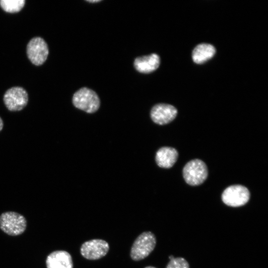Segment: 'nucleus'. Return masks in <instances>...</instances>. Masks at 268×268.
<instances>
[{"label": "nucleus", "mask_w": 268, "mask_h": 268, "mask_svg": "<svg viewBox=\"0 0 268 268\" xmlns=\"http://www.w3.org/2000/svg\"><path fill=\"white\" fill-rule=\"evenodd\" d=\"M156 244L154 234L150 231L144 232L134 240L132 246L130 256L135 261L147 257L153 251Z\"/></svg>", "instance_id": "obj_1"}, {"label": "nucleus", "mask_w": 268, "mask_h": 268, "mask_svg": "<svg viewBox=\"0 0 268 268\" xmlns=\"http://www.w3.org/2000/svg\"><path fill=\"white\" fill-rule=\"evenodd\" d=\"M27 221L22 214L14 211H6L0 215V228L10 236H17L25 230Z\"/></svg>", "instance_id": "obj_2"}, {"label": "nucleus", "mask_w": 268, "mask_h": 268, "mask_svg": "<svg viewBox=\"0 0 268 268\" xmlns=\"http://www.w3.org/2000/svg\"><path fill=\"white\" fill-rule=\"evenodd\" d=\"M72 103L77 108L88 113H93L100 107V99L93 90L83 87L74 93L72 97Z\"/></svg>", "instance_id": "obj_3"}, {"label": "nucleus", "mask_w": 268, "mask_h": 268, "mask_svg": "<svg viewBox=\"0 0 268 268\" xmlns=\"http://www.w3.org/2000/svg\"><path fill=\"white\" fill-rule=\"evenodd\" d=\"M183 175L188 184L198 186L202 184L207 178L208 170L204 162L195 159L190 161L185 165Z\"/></svg>", "instance_id": "obj_4"}, {"label": "nucleus", "mask_w": 268, "mask_h": 268, "mask_svg": "<svg viewBox=\"0 0 268 268\" xmlns=\"http://www.w3.org/2000/svg\"><path fill=\"white\" fill-rule=\"evenodd\" d=\"M249 190L242 185H235L227 187L222 193L221 199L227 205L239 207L246 204L249 201Z\"/></svg>", "instance_id": "obj_5"}, {"label": "nucleus", "mask_w": 268, "mask_h": 268, "mask_svg": "<svg viewBox=\"0 0 268 268\" xmlns=\"http://www.w3.org/2000/svg\"><path fill=\"white\" fill-rule=\"evenodd\" d=\"M27 57L36 66L42 65L47 60L49 48L46 41L40 37H35L28 43L26 47Z\"/></svg>", "instance_id": "obj_6"}, {"label": "nucleus", "mask_w": 268, "mask_h": 268, "mask_svg": "<svg viewBox=\"0 0 268 268\" xmlns=\"http://www.w3.org/2000/svg\"><path fill=\"white\" fill-rule=\"evenodd\" d=\"M3 100L8 110L18 111L22 110L27 105L28 95L23 87L14 86L6 91Z\"/></svg>", "instance_id": "obj_7"}, {"label": "nucleus", "mask_w": 268, "mask_h": 268, "mask_svg": "<svg viewBox=\"0 0 268 268\" xmlns=\"http://www.w3.org/2000/svg\"><path fill=\"white\" fill-rule=\"evenodd\" d=\"M109 250V245L106 241L95 239L84 242L80 247V253L86 259L96 260L104 257Z\"/></svg>", "instance_id": "obj_8"}, {"label": "nucleus", "mask_w": 268, "mask_h": 268, "mask_svg": "<svg viewBox=\"0 0 268 268\" xmlns=\"http://www.w3.org/2000/svg\"><path fill=\"white\" fill-rule=\"evenodd\" d=\"M177 113V109L173 106L159 103L152 108L150 117L155 123L164 125L172 122L176 118Z\"/></svg>", "instance_id": "obj_9"}, {"label": "nucleus", "mask_w": 268, "mask_h": 268, "mask_svg": "<svg viewBox=\"0 0 268 268\" xmlns=\"http://www.w3.org/2000/svg\"><path fill=\"white\" fill-rule=\"evenodd\" d=\"M47 268H73L72 257L64 250H57L50 253L46 260Z\"/></svg>", "instance_id": "obj_10"}, {"label": "nucleus", "mask_w": 268, "mask_h": 268, "mask_svg": "<svg viewBox=\"0 0 268 268\" xmlns=\"http://www.w3.org/2000/svg\"><path fill=\"white\" fill-rule=\"evenodd\" d=\"M160 63L159 56L156 54H151L135 58L134 65L138 72L149 73L155 70L159 67Z\"/></svg>", "instance_id": "obj_11"}, {"label": "nucleus", "mask_w": 268, "mask_h": 268, "mask_svg": "<svg viewBox=\"0 0 268 268\" xmlns=\"http://www.w3.org/2000/svg\"><path fill=\"white\" fill-rule=\"evenodd\" d=\"M178 153L171 147H162L156 152L155 160L158 166L164 168L172 167L177 160Z\"/></svg>", "instance_id": "obj_12"}, {"label": "nucleus", "mask_w": 268, "mask_h": 268, "mask_svg": "<svg viewBox=\"0 0 268 268\" xmlns=\"http://www.w3.org/2000/svg\"><path fill=\"white\" fill-rule=\"evenodd\" d=\"M215 53L213 46L207 43H202L197 45L192 52L193 61L198 64L204 63L211 59Z\"/></svg>", "instance_id": "obj_13"}, {"label": "nucleus", "mask_w": 268, "mask_h": 268, "mask_svg": "<svg viewBox=\"0 0 268 268\" xmlns=\"http://www.w3.org/2000/svg\"><path fill=\"white\" fill-rule=\"evenodd\" d=\"M25 3V0H0V6L2 9L10 13L19 11Z\"/></svg>", "instance_id": "obj_14"}, {"label": "nucleus", "mask_w": 268, "mask_h": 268, "mask_svg": "<svg viewBox=\"0 0 268 268\" xmlns=\"http://www.w3.org/2000/svg\"><path fill=\"white\" fill-rule=\"evenodd\" d=\"M166 268H190V266L186 259L182 257H178L170 260Z\"/></svg>", "instance_id": "obj_15"}, {"label": "nucleus", "mask_w": 268, "mask_h": 268, "mask_svg": "<svg viewBox=\"0 0 268 268\" xmlns=\"http://www.w3.org/2000/svg\"><path fill=\"white\" fill-rule=\"evenodd\" d=\"M3 123L1 118L0 117V131L2 130L3 128Z\"/></svg>", "instance_id": "obj_16"}, {"label": "nucleus", "mask_w": 268, "mask_h": 268, "mask_svg": "<svg viewBox=\"0 0 268 268\" xmlns=\"http://www.w3.org/2000/svg\"><path fill=\"white\" fill-rule=\"evenodd\" d=\"M101 0H87V1L88 2H99Z\"/></svg>", "instance_id": "obj_17"}, {"label": "nucleus", "mask_w": 268, "mask_h": 268, "mask_svg": "<svg viewBox=\"0 0 268 268\" xmlns=\"http://www.w3.org/2000/svg\"><path fill=\"white\" fill-rule=\"evenodd\" d=\"M175 257L173 255H171L169 257L170 260L173 259Z\"/></svg>", "instance_id": "obj_18"}, {"label": "nucleus", "mask_w": 268, "mask_h": 268, "mask_svg": "<svg viewBox=\"0 0 268 268\" xmlns=\"http://www.w3.org/2000/svg\"><path fill=\"white\" fill-rule=\"evenodd\" d=\"M144 268H156L152 267V266H147V267H145Z\"/></svg>", "instance_id": "obj_19"}]
</instances>
